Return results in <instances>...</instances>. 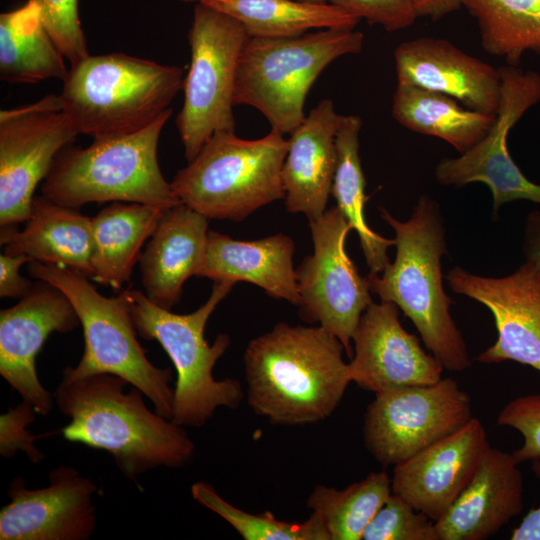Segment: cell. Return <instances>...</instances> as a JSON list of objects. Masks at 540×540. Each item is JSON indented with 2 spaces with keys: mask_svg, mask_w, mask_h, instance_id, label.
I'll return each mask as SVG.
<instances>
[{
  "mask_svg": "<svg viewBox=\"0 0 540 540\" xmlns=\"http://www.w3.org/2000/svg\"><path fill=\"white\" fill-rule=\"evenodd\" d=\"M32 1L39 5L46 29L70 66L90 55L80 24L78 0Z\"/></svg>",
  "mask_w": 540,
  "mask_h": 540,
  "instance_id": "obj_35",
  "label": "cell"
},
{
  "mask_svg": "<svg viewBox=\"0 0 540 540\" xmlns=\"http://www.w3.org/2000/svg\"><path fill=\"white\" fill-rule=\"evenodd\" d=\"M294 252V241L282 233L241 241L209 230L196 276L214 282H249L274 298L299 306L301 299L293 268Z\"/></svg>",
  "mask_w": 540,
  "mask_h": 540,
  "instance_id": "obj_24",
  "label": "cell"
},
{
  "mask_svg": "<svg viewBox=\"0 0 540 540\" xmlns=\"http://www.w3.org/2000/svg\"><path fill=\"white\" fill-rule=\"evenodd\" d=\"M391 113L406 129L439 138L460 154L485 136L495 118V114L470 109L450 96L399 82Z\"/></svg>",
  "mask_w": 540,
  "mask_h": 540,
  "instance_id": "obj_28",
  "label": "cell"
},
{
  "mask_svg": "<svg viewBox=\"0 0 540 540\" xmlns=\"http://www.w3.org/2000/svg\"><path fill=\"white\" fill-rule=\"evenodd\" d=\"M309 226L314 251L296 269L300 315L334 334L351 359L353 334L373 302L366 278L360 276L345 250L352 228L337 207L326 210Z\"/></svg>",
  "mask_w": 540,
  "mask_h": 540,
  "instance_id": "obj_13",
  "label": "cell"
},
{
  "mask_svg": "<svg viewBox=\"0 0 540 540\" xmlns=\"http://www.w3.org/2000/svg\"><path fill=\"white\" fill-rule=\"evenodd\" d=\"M341 341L322 326L276 324L244 352L247 401L275 425L329 417L352 382Z\"/></svg>",
  "mask_w": 540,
  "mask_h": 540,
  "instance_id": "obj_1",
  "label": "cell"
},
{
  "mask_svg": "<svg viewBox=\"0 0 540 540\" xmlns=\"http://www.w3.org/2000/svg\"><path fill=\"white\" fill-rule=\"evenodd\" d=\"M472 417L470 396L452 378L380 392L364 415V444L382 466H395Z\"/></svg>",
  "mask_w": 540,
  "mask_h": 540,
  "instance_id": "obj_12",
  "label": "cell"
},
{
  "mask_svg": "<svg viewBox=\"0 0 540 540\" xmlns=\"http://www.w3.org/2000/svg\"><path fill=\"white\" fill-rule=\"evenodd\" d=\"M343 10L388 32L409 28L418 18L410 0H328Z\"/></svg>",
  "mask_w": 540,
  "mask_h": 540,
  "instance_id": "obj_38",
  "label": "cell"
},
{
  "mask_svg": "<svg viewBox=\"0 0 540 540\" xmlns=\"http://www.w3.org/2000/svg\"><path fill=\"white\" fill-rule=\"evenodd\" d=\"M32 278L59 288L72 303L84 335V352L75 366H67L64 379H78L109 373L122 377L140 389L153 404L154 411L171 420L174 388L172 369L152 364L137 339L127 291L105 297L89 279L73 270L39 261L28 263Z\"/></svg>",
  "mask_w": 540,
  "mask_h": 540,
  "instance_id": "obj_6",
  "label": "cell"
},
{
  "mask_svg": "<svg viewBox=\"0 0 540 540\" xmlns=\"http://www.w3.org/2000/svg\"><path fill=\"white\" fill-rule=\"evenodd\" d=\"M208 218L183 203L168 209L139 260L145 295L170 310L185 281L196 276L208 235Z\"/></svg>",
  "mask_w": 540,
  "mask_h": 540,
  "instance_id": "obj_23",
  "label": "cell"
},
{
  "mask_svg": "<svg viewBox=\"0 0 540 540\" xmlns=\"http://www.w3.org/2000/svg\"><path fill=\"white\" fill-rule=\"evenodd\" d=\"M518 466L512 453L490 446L466 488L435 522L439 540H485L521 514Z\"/></svg>",
  "mask_w": 540,
  "mask_h": 540,
  "instance_id": "obj_21",
  "label": "cell"
},
{
  "mask_svg": "<svg viewBox=\"0 0 540 540\" xmlns=\"http://www.w3.org/2000/svg\"><path fill=\"white\" fill-rule=\"evenodd\" d=\"M248 37L236 18L196 2L188 33L190 68L184 79L183 106L176 118L188 161L215 133L235 131L237 68Z\"/></svg>",
  "mask_w": 540,
  "mask_h": 540,
  "instance_id": "obj_10",
  "label": "cell"
},
{
  "mask_svg": "<svg viewBox=\"0 0 540 540\" xmlns=\"http://www.w3.org/2000/svg\"><path fill=\"white\" fill-rule=\"evenodd\" d=\"M418 17L439 20L458 11L462 7L461 0H410Z\"/></svg>",
  "mask_w": 540,
  "mask_h": 540,
  "instance_id": "obj_41",
  "label": "cell"
},
{
  "mask_svg": "<svg viewBox=\"0 0 540 540\" xmlns=\"http://www.w3.org/2000/svg\"><path fill=\"white\" fill-rule=\"evenodd\" d=\"M234 284L214 282L208 300L189 314L173 313L138 290H126L138 335L158 341L176 370L171 421L179 426L202 427L219 407L235 410L244 397L239 381L213 376L216 362L230 345L229 335L219 334L210 345L204 334L209 317Z\"/></svg>",
  "mask_w": 540,
  "mask_h": 540,
  "instance_id": "obj_7",
  "label": "cell"
},
{
  "mask_svg": "<svg viewBox=\"0 0 540 540\" xmlns=\"http://www.w3.org/2000/svg\"><path fill=\"white\" fill-rule=\"evenodd\" d=\"M172 114L165 112L132 134L95 139L87 147H64L44 179L41 192L74 209L90 202L142 203L170 209L181 201L164 178L157 149Z\"/></svg>",
  "mask_w": 540,
  "mask_h": 540,
  "instance_id": "obj_5",
  "label": "cell"
},
{
  "mask_svg": "<svg viewBox=\"0 0 540 540\" xmlns=\"http://www.w3.org/2000/svg\"><path fill=\"white\" fill-rule=\"evenodd\" d=\"M397 82L450 96L464 106L495 114L499 70L442 38L418 37L394 51Z\"/></svg>",
  "mask_w": 540,
  "mask_h": 540,
  "instance_id": "obj_20",
  "label": "cell"
},
{
  "mask_svg": "<svg viewBox=\"0 0 540 540\" xmlns=\"http://www.w3.org/2000/svg\"><path fill=\"white\" fill-rule=\"evenodd\" d=\"M476 20L483 50L518 66L524 53L540 55V0H461Z\"/></svg>",
  "mask_w": 540,
  "mask_h": 540,
  "instance_id": "obj_31",
  "label": "cell"
},
{
  "mask_svg": "<svg viewBox=\"0 0 540 540\" xmlns=\"http://www.w3.org/2000/svg\"><path fill=\"white\" fill-rule=\"evenodd\" d=\"M181 1H185V2H199L200 0H181Z\"/></svg>",
  "mask_w": 540,
  "mask_h": 540,
  "instance_id": "obj_44",
  "label": "cell"
},
{
  "mask_svg": "<svg viewBox=\"0 0 540 540\" xmlns=\"http://www.w3.org/2000/svg\"><path fill=\"white\" fill-rule=\"evenodd\" d=\"M446 279L454 293L483 304L493 315L497 339L477 356V361H514L540 372L539 262L526 258L516 271L498 278L456 266Z\"/></svg>",
  "mask_w": 540,
  "mask_h": 540,
  "instance_id": "obj_15",
  "label": "cell"
},
{
  "mask_svg": "<svg viewBox=\"0 0 540 540\" xmlns=\"http://www.w3.org/2000/svg\"><path fill=\"white\" fill-rule=\"evenodd\" d=\"M184 73L124 53L84 58L71 65L59 94L78 134L93 140L136 133L171 109Z\"/></svg>",
  "mask_w": 540,
  "mask_h": 540,
  "instance_id": "obj_4",
  "label": "cell"
},
{
  "mask_svg": "<svg viewBox=\"0 0 540 540\" xmlns=\"http://www.w3.org/2000/svg\"><path fill=\"white\" fill-rule=\"evenodd\" d=\"M496 423L522 435V446L512 453L519 464L540 460V393L510 400L500 410Z\"/></svg>",
  "mask_w": 540,
  "mask_h": 540,
  "instance_id": "obj_36",
  "label": "cell"
},
{
  "mask_svg": "<svg viewBox=\"0 0 540 540\" xmlns=\"http://www.w3.org/2000/svg\"><path fill=\"white\" fill-rule=\"evenodd\" d=\"M65 57L43 22L39 5L27 0L0 15V76L14 84L47 79L64 81L69 69Z\"/></svg>",
  "mask_w": 540,
  "mask_h": 540,
  "instance_id": "obj_27",
  "label": "cell"
},
{
  "mask_svg": "<svg viewBox=\"0 0 540 540\" xmlns=\"http://www.w3.org/2000/svg\"><path fill=\"white\" fill-rule=\"evenodd\" d=\"M192 497L202 506L228 522L245 540H329L321 519L311 513L302 522H286L266 511L251 514L223 499L214 487L196 482L191 487Z\"/></svg>",
  "mask_w": 540,
  "mask_h": 540,
  "instance_id": "obj_33",
  "label": "cell"
},
{
  "mask_svg": "<svg viewBox=\"0 0 540 540\" xmlns=\"http://www.w3.org/2000/svg\"><path fill=\"white\" fill-rule=\"evenodd\" d=\"M303 2H310V3H329L328 0H298Z\"/></svg>",
  "mask_w": 540,
  "mask_h": 540,
  "instance_id": "obj_43",
  "label": "cell"
},
{
  "mask_svg": "<svg viewBox=\"0 0 540 540\" xmlns=\"http://www.w3.org/2000/svg\"><path fill=\"white\" fill-rule=\"evenodd\" d=\"M37 412L32 404L22 400L0 416V454L3 458L14 457L22 451L33 464L44 459L35 441L52 433L33 435L27 427L35 420Z\"/></svg>",
  "mask_w": 540,
  "mask_h": 540,
  "instance_id": "obj_37",
  "label": "cell"
},
{
  "mask_svg": "<svg viewBox=\"0 0 540 540\" xmlns=\"http://www.w3.org/2000/svg\"><path fill=\"white\" fill-rule=\"evenodd\" d=\"M288 139L271 130L255 140L215 133L171 182L181 203L208 219L243 221L285 197L282 167Z\"/></svg>",
  "mask_w": 540,
  "mask_h": 540,
  "instance_id": "obj_9",
  "label": "cell"
},
{
  "mask_svg": "<svg viewBox=\"0 0 540 540\" xmlns=\"http://www.w3.org/2000/svg\"><path fill=\"white\" fill-rule=\"evenodd\" d=\"M242 23L251 37H291L313 29H355L360 19L331 3L298 0H200Z\"/></svg>",
  "mask_w": 540,
  "mask_h": 540,
  "instance_id": "obj_29",
  "label": "cell"
},
{
  "mask_svg": "<svg viewBox=\"0 0 540 540\" xmlns=\"http://www.w3.org/2000/svg\"><path fill=\"white\" fill-rule=\"evenodd\" d=\"M363 43V33L348 28L249 36L238 63L234 104L257 109L271 130L291 134L306 116V96L321 72L339 57L360 53Z\"/></svg>",
  "mask_w": 540,
  "mask_h": 540,
  "instance_id": "obj_8",
  "label": "cell"
},
{
  "mask_svg": "<svg viewBox=\"0 0 540 540\" xmlns=\"http://www.w3.org/2000/svg\"><path fill=\"white\" fill-rule=\"evenodd\" d=\"M363 540H439L435 522L392 493L364 531Z\"/></svg>",
  "mask_w": 540,
  "mask_h": 540,
  "instance_id": "obj_34",
  "label": "cell"
},
{
  "mask_svg": "<svg viewBox=\"0 0 540 540\" xmlns=\"http://www.w3.org/2000/svg\"><path fill=\"white\" fill-rule=\"evenodd\" d=\"M498 70L500 101L491 127L472 148L458 157L443 158L435 168L442 185L486 184L492 193L493 215L516 200L540 204V185L525 177L507 146L510 130L540 102V73L508 64Z\"/></svg>",
  "mask_w": 540,
  "mask_h": 540,
  "instance_id": "obj_14",
  "label": "cell"
},
{
  "mask_svg": "<svg viewBox=\"0 0 540 540\" xmlns=\"http://www.w3.org/2000/svg\"><path fill=\"white\" fill-rule=\"evenodd\" d=\"M1 245L5 254H24L34 261L65 266L88 279L92 277V217L44 195L34 196L25 227Z\"/></svg>",
  "mask_w": 540,
  "mask_h": 540,
  "instance_id": "obj_25",
  "label": "cell"
},
{
  "mask_svg": "<svg viewBox=\"0 0 540 540\" xmlns=\"http://www.w3.org/2000/svg\"><path fill=\"white\" fill-rule=\"evenodd\" d=\"M534 475L540 480V460L532 461ZM512 540H540V507L530 510L512 531Z\"/></svg>",
  "mask_w": 540,
  "mask_h": 540,
  "instance_id": "obj_40",
  "label": "cell"
},
{
  "mask_svg": "<svg viewBox=\"0 0 540 540\" xmlns=\"http://www.w3.org/2000/svg\"><path fill=\"white\" fill-rule=\"evenodd\" d=\"M523 251L526 258L540 263V210H533L527 214Z\"/></svg>",
  "mask_w": 540,
  "mask_h": 540,
  "instance_id": "obj_42",
  "label": "cell"
},
{
  "mask_svg": "<svg viewBox=\"0 0 540 540\" xmlns=\"http://www.w3.org/2000/svg\"><path fill=\"white\" fill-rule=\"evenodd\" d=\"M361 127L362 119L358 115H342L336 136L337 166L331 194L336 200V207L359 237L369 273L380 274L390 263L387 249L395 245V240L374 232L364 217L367 197L359 155Z\"/></svg>",
  "mask_w": 540,
  "mask_h": 540,
  "instance_id": "obj_30",
  "label": "cell"
},
{
  "mask_svg": "<svg viewBox=\"0 0 540 540\" xmlns=\"http://www.w3.org/2000/svg\"><path fill=\"white\" fill-rule=\"evenodd\" d=\"M78 135L59 95L0 111V243L26 222L36 186Z\"/></svg>",
  "mask_w": 540,
  "mask_h": 540,
  "instance_id": "obj_11",
  "label": "cell"
},
{
  "mask_svg": "<svg viewBox=\"0 0 540 540\" xmlns=\"http://www.w3.org/2000/svg\"><path fill=\"white\" fill-rule=\"evenodd\" d=\"M78 325L68 297L43 280L16 305L0 311V375L41 416L53 409L55 395L39 381L36 357L51 333H67Z\"/></svg>",
  "mask_w": 540,
  "mask_h": 540,
  "instance_id": "obj_16",
  "label": "cell"
},
{
  "mask_svg": "<svg viewBox=\"0 0 540 540\" xmlns=\"http://www.w3.org/2000/svg\"><path fill=\"white\" fill-rule=\"evenodd\" d=\"M391 494L389 475L385 471L370 472L342 490L316 486L306 505L321 519L329 540H361Z\"/></svg>",
  "mask_w": 540,
  "mask_h": 540,
  "instance_id": "obj_32",
  "label": "cell"
},
{
  "mask_svg": "<svg viewBox=\"0 0 540 540\" xmlns=\"http://www.w3.org/2000/svg\"><path fill=\"white\" fill-rule=\"evenodd\" d=\"M352 343L351 379L366 391L377 394L442 378L443 365L422 348L416 335L404 329L399 308L392 302L369 304Z\"/></svg>",
  "mask_w": 540,
  "mask_h": 540,
  "instance_id": "obj_18",
  "label": "cell"
},
{
  "mask_svg": "<svg viewBox=\"0 0 540 540\" xmlns=\"http://www.w3.org/2000/svg\"><path fill=\"white\" fill-rule=\"evenodd\" d=\"M167 210L142 203L113 202L92 217L91 279L114 290L129 283L144 242L154 234Z\"/></svg>",
  "mask_w": 540,
  "mask_h": 540,
  "instance_id": "obj_26",
  "label": "cell"
},
{
  "mask_svg": "<svg viewBox=\"0 0 540 540\" xmlns=\"http://www.w3.org/2000/svg\"><path fill=\"white\" fill-rule=\"evenodd\" d=\"M489 448L482 422L472 417L459 430L395 465L392 493L436 522L466 488Z\"/></svg>",
  "mask_w": 540,
  "mask_h": 540,
  "instance_id": "obj_19",
  "label": "cell"
},
{
  "mask_svg": "<svg viewBox=\"0 0 540 540\" xmlns=\"http://www.w3.org/2000/svg\"><path fill=\"white\" fill-rule=\"evenodd\" d=\"M120 376L99 373L61 379L55 395L59 411L70 419L63 437L104 450L120 472L137 478L158 467L178 468L192 458L195 446L183 426L146 406L144 393Z\"/></svg>",
  "mask_w": 540,
  "mask_h": 540,
  "instance_id": "obj_2",
  "label": "cell"
},
{
  "mask_svg": "<svg viewBox=\"0 0 540 540\" xmlns=\"http://www.w3.org/2000/svg\"><path fill=\"white\" fill-rule=\"evenodd\" d=\"M381 217L395 232L396 256L380 274L365 277L371 293L396 304L444 369L466 370L471 366L468 349L450 313L453 301L443 288L441 259L447 244L438 203L422 195L407 221L384 208Z\"/></svg>",
  "mask_w": 540,
  "mask_h": 540,
  "instance_id": "obj_3",
  "label": "cell"
},
{
  "mask_svg": "<svg viewBox=\"0 0 540 540\" xmlns=\"http://www.w3.org/2000/svg\"><path fill=\"white\" fill-rule=\"evenodd\" d=\"M342 115L331 99L321 100L288 138L282 167L285 206L309 220L325 212L337 166L336 136Z\"/></svg>",
  "mask_w": 540,
  "mask_h": 540,
  "instance_id": "obj_22",
  "label": "cell"
},
{
  "mask_svg": "<svg viewBox=\"0 0 540 540\" xmlns=\"http://www.w3.org/2000/svg\"><path fill=\"white\" fill-rule=\"evenodd\" d=\"M33 261L29 256L1 254L0 256V297L22 299L34 287L29 279L19 274L23 264Z\"/></svg>",
  "mask_w": 540,
  "mask_h": 540,
  "instance_id": "obj_39",
  "label": "cell"
},
{
  "mask_svg": "<svg viewBox=\"0 0 540 540\" xmlns=\"http://www.w3.org/2000/svg\"><path fill=\"white\" fill-rule=\"evenodd\" d=\"M98 487L71 466L49 473V485L29 489L21 477L8 488L0 510V540H88L96 526Z\"/></svg>",
  "mask_w": 540,
  "mask_h": 540,
  "instance_id": "obj_17",
  "label": "cell"
}]
</instances>
